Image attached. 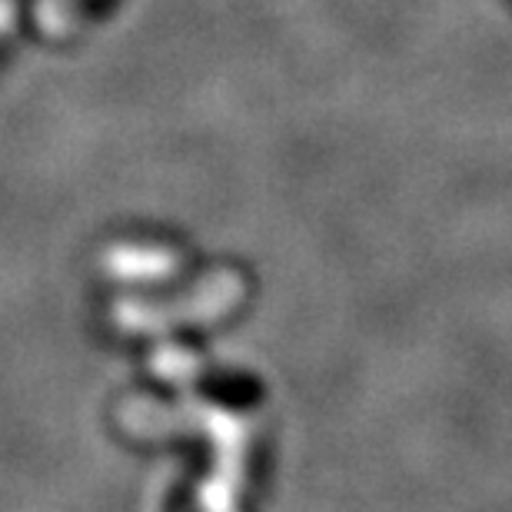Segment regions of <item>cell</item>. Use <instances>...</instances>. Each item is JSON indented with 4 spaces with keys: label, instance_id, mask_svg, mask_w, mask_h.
Here are the masks:
<instances>
[{
    "label": "cell",
    "instance_id": "6da1fadb",
    "mask_svg": "<svg viewBox=\"0 0 512 512\" xmlns=\"http://www.w3.org/2000/svg\"><path fill=\"white\" fill-rule=\"evenodd\" d=\"M203 426L217 449V466L207 489H203V509L207 512H237V493L243 483V459H247V423L227 409L197 403L183 406L180 413H163V426Z\"/></svg>",
    "mask_w": 512,
    "mask_h": 512
},
{
    "label": "cell",
    "instance_id": "3957f363",
    "mask_svg": "<svg viewBox=\"0 0 512 512\" xmlns=\"http://www.w3.org/2000/svg\"><path fill=\"white\" fill-rule=\"evenodd\" d=\"M107 270L124 280H160L177 270V256L163 247H117L107 253Z\"/></svg>",
    "mask_w": 512,
    "mask_h": 512
},
{
    "label": "cell",
    "instance_id": "7a4b0ae2",
    "mask_svg": "<svg viewBox=\"0 0 512 512\" xmlns=\"http://www.w3.org/2000/svg\"><path fill=\"white\" fill-rule=\"evenodd\" d=\"M243 296V280L237 273H213L207 283H200L197 290L180 296L173 303H127L117 310V320L127 330H163L170 323L183 320H217L230 310Z\"/></svg>",
    "mask_w": 512,
    "mask_h": 512
},
{
    "label": "cell",
    "instance_id": "277c9868",
    "mask_svg": "<svg viewBox=\"0 0 512 512\" xmlns=\"http://www.w3.org/2000/svg\"><path fill=\"white\" fill-rule=\"evenodd\" d=\"M10 20H14V7H10L7 0H0V30H4Z\"/></svg>",
    "mask_w": 512,
    "mask_h": 512
}]
</instances>
